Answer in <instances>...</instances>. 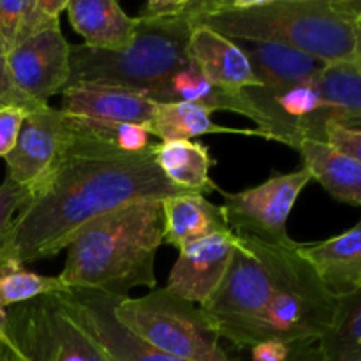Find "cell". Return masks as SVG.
<instances>
[{
	"label": "cell",
	"mask_w": 361,
	"mask_h": 361,
	"mask_svg": "<svg viewBox=\"0 0 361 361\" xmlns=\"http://www.w3.org/2000/svg\"><path fill=\"white\" fill-rule=\"evenodd\" d=\"M152 145L126 152L74 134L55 166L28 190L0 243V259L21 264L48 259L101 215L133 201L185 194L162 175Z\"/></svg>",
	"instance_id": "obj_1"
},
{
	"label": "cell",
	"mask_w": 361,
	"mask_h": 361,
	"mask_svg": "<svg viewBox=\"0 0 361 361\" xmlns=\"http://www.w3.org/2000/svg\"><path fill=\"white\" fill-rule=\"evenodd\" d=\"M155 104L145 92L111 85L80 83L62 92V111L78 118L109 123H136L145 127L154 116Z\"/></svg>",
	"instance_id": "obj_14"
},
{
	"label": "cell",
	"mask_w": 361,
	"mask_h": 361,
	"mask_svg": "<svg viewBox=\"0 0 361 361\" xmlns=\"http://www.w3.org/2000/svg\"><path fill=\"white\" fill-rule=\"evenodd\" d=\"M0 335L23 361H111L67 312L59 293L9 307Z\"/></svg>",
	"instance_id": "obj_8"
},
{
	"label": "cell",
	"mask_w": 361,
	"mask_h": 361,
	"mask_svg": "<svg viewBox=\"0 0 361 361\" xmlns=\"http://www.w3.org/2000/svg\"><path fill=\"white\" fill-rule=\"evenodd\" d=\"M321 95L319 123L326 133L330 123L361 129V66L358 60L323 63L316 74Z\"/></svg>",
	"instance_id": "obj_18"
},
{
	"label": "cell",
	"mask_w": 361,
	"mask_h": 361,
	"mask_svg": "<svg viewBox=\"0 0 361 361\" xmlns=\"http://www.w3.org/2000/svg\"><path fill=\"white\" fill-rule=\"evenodd\" d=\"M67 16L85 46L104 51H120L133 42L137 18L129 16L116 0H69Z\"/></svg>",
	"instance_id": "obj_17"
},
{
	"label": "cell",
	"mask_w": 361,
	"mask_h": 361,
	"mask_svg": "<svg viewBox=\"0 0 361 361\" xmlns=\"http://www.w3.org/2000/svg\"><path fill=\"white\" fill-rule=\"evenodd\" d=\"M355 59L358 60L361 66V16L356 20V48H355Z\"/></svg>",
	"instance_id": "obj_35"
},
{
	"label": "cell",
	"mask_w": 361,
	"mask_h": 361,
	"mask_svg": "<svg viewBox=\"0 0 361 361\" xmlns=\"http://www.w3.org/2000/svg\"><path fill=\"white\" fill-rule=\"evenodd\" d=\"M245 51L254 76L263 88H289L314 80L323 62L289 48L271 42H238Z\"/></svg>",
	"instance_id": "obj_23"
},
{
	"label": "cell",
	"mask_w": 361,
	"mask_h": 361,
	"mask_svg": "<svg viewBox=\"0 0 361 361\" xmlns=\"http://www.w3.org/2000/svg\"><path fill=\"white\" fill-rule=\"evenodd\" d=\"M187 59L215 87L233 92L259 87L242 46L204 25L194 27L187 42Z\"/></svg>",
	"instance_id": "obj_15"
},
{
	"label": "cell",
	"mask_w": 361,
	"mask_h": 361,
	"mask_svg": "<svg viewBox=\"0 0 361 361\" xmlns=\"http://www.w3.org/2000/svg\"><path fill=\"white\" fill-rule=\"evenodd\" d=\"M4 108H21L30 113L32 109L39 108L34 102L28 101L23 94L16 88L13 78H11L7 59L0 55V109Z\"/></svg>",
	"instance_id": "obj_31"
},
{
	"label": "cell",
	"mask_w": 361,
	"mask_h": 361,
	"mask_svg": "<svg viewBox=\"0 0 361 361\" xmlns=\"http://www.w3.org/2000/svg\"><path fill=\"white\" fill-rule=\"evenodd\" d=\"M236 236L238 243L221 284L200 309L219 338L250 349L274 291L275 247Z\"/></svg>",
	"instance_id": "obj_5"
},
{
	"label": "cell",
	"mask_w": 361,
	"mask_h": 361,
	"mask_svg": "<svg viewBox=\"0 0 361 361\" xmlns=\"http://www.w3.org/2000/svg\"><path fill=\"white\" fill-rule=\"evenodd\" d=\"M27 113L21 108L0 109V157L6 159L14 148Z\"/></svg>",
	"instance_id": "obj_30"
},
{
	"label": "cell",
	"mask_w": 361,
	"mask_h": 361,
	"mask_svg": "<svg viewBox=\"0 0 361 361\" xmlns=\"http://www.w3.org/2000/svg\"><path fill=\"white\" fill-rule=\"evenodd\" d=\"M164 243L162 200H140L88 222L67 247L59 281L67 289H92L127 298L134 288H150L155 254Z\"/></svg>",
	"instance_id": "obj_2"
},
{
	"label": "cell",
	"mask_w": 361,
	"mask_h": 361,
	"mask_svg": "<svg viewBox=\"0 0 361 361\" xmlns=\"http://www.w3.org/2000/svg\"><path fill=\"white\" fill-rule=\"evenodd\" d=\"M67 116L69 129L76 136L113 145L126 152H143L150 147V134L136 123H109L99 120Z\"/></svg>",
	"instance_id": "obj_28"
},
{
	"label": "cell",
	"mask_w": 361,
	"mask_h": 361,
	"mask_svg": "<svg viewBox=\"0 0 361 361\" xmlns=\"http://www.w3.org/2000/svg\"><path fill=\"white\" fill-rule=\"evenodd\" d=\"M194 21L236 42L284 44L323 63L355 59L356 20L341 0H200Z\"/></svg>",
	"instance_id": "obj_3"
},
{
	"label": "cell",
	"mask_w": 361,
	"mask_h": 361,
	"mask_svg": "<svg viewBox=\"0 0 361 361\" xmlns=\"http://www.w3.org/2000/svg\"><path fill=\"white\" fill-rule=\"evenodd\" d=\"M298 254L314 268L334 298L361 288V217L348 231L316 243H300Z\"/></svg>",
	"instance_id": "obj_16"
},
{
	"label": "cell",
	"mask_w": 361,
	"mask_h": 361,
	"mask_svg": "<svg viewBox=\"0 0 361 361\" xmlns=\"http://www.w3.org/2000/svg\"><path fill=\"white\" fill-rule=\"evenodd\" d=\"M351 7H355V9H353V13L360 18L361 16V0H351Z\"/></svg>",
	"instance_id": "obj_36"
},
{
	"label": "cell",
	"mask_w": 361,
	"mask_h": 361,
	"mask_svg": "<svg viewBox=\"0 0 361 361\" xmlns=\"http://www.w3.org/2000/svg\"><path fill=\"white\" fill-rule=\"evenodd\" d=\"M69 0H0V55L34 35L59 27V18Z\"/></svg>",
	"instance_id": "obj_24"
},
{
	"label": "cell",
	"mask_w": 361,
	"mask_h": 361,
	"mask_svg": "<svg viewBox=\"0 0 361 361\" xmlns=\"http://www.w3.org/2000/svg\"><path fill=\"white\" fill-rule=\"evenodd\" d=\"M296 345L298 344H284L275 341L259 342L250 348L252 361H291Z\"/></svg>",
	"instance_id": "obj_33"
},
{
	"label": "cell",
	"mask_w": 361,
	"mask_h": 361,
	"mask_svg": "<svg viewBox=\"0 0 361 361\" xmlns=\"http://www.w3.org/2000/svg\"><path fill=\"white\" fill-rule=\"evenodd\" d=\"M326 143L361 162V129H349L330 123L326 127Z\"/></svg>",
	"instance_id": "obj_32"
},
{
	"label": "cell",
	"mask_w": 361,
	"mask_h": 361,
	"mask_svg": "<svg viewBox=\"0 0 361 361\" xmlns=\"http://www.w3.org/2000/svg\"><path fill=\"white\" fill-rule=\"evenodd\" d=\"M296 152L312 180H317L331 197L361 207V162L323 141H303Z\"/></svg>",
	"instance_id": "obj_22"
},
{
	"label": "cell",
	"mask_w": 361,
	"mask_h": 361,
	"mask_svg": "<svg viewBox=\"0 0 361 361\" xmlns=\"http://www.w3.org/2000/svg\"><path fill=\"white\" fill-rule=\"evenodd\" d=\"M115 317L159 351L183 361H240L226 353L200 305L166 288L141 298H115Z\"/></svg>",
	"instance_id": "obj_7"
},
{
	"label": "cell",
	"mask_w": 361,
	"mask_h": 361,
	"mask_svg": "<svg viewBox=\"0 0 361 361\" xmlns=\"http://www.w3.org/2000/svg\"><path fill=\"white\" fill-rule=\"evenodd\" d=\"M164 243L182 250L190 243L215 233L231 231L222 207L208 201L203 194L185 192L162 200Z\"/></svg>",
	"instance_id": "obj_20"
},
{
	"label": "cell",
	"mask_w": 361,
	"mask_h": 361,
	"mask_svg": "<svg viewBox=\"0 0 361 361\" xmlns=\"http://www.w3.org/2000/svg\"><path fill=\"white\" fill-rule=\"evenodd\" d=\"M210 109L190 102H166L157 104L154 116L145 127L150 136L161 141L194 140L203 134H243V136H259L263 133L257 129H236V127L219 126L212 118Z\"/></svg>",
	"instance_id": "obj_25"
},
{
	"label": "cell",
	"mask_w": 361,
	"mask_h": 361,
	"mask_svg": "<svg viewBox=\"0 0 361 361\" xmlns=\"http://www.w3.org/2000/svg\"><path fill=\"white\" fill-rule=\"evenodd\" d=\"M28 200V189L6 178L0 183V243L9 231L14 217Z\"/></svg>",
	"instance_id": "obj_29"
},
{
	"label": "cell",
	"mask_w": 361,
	"mask_h": 361,
	"mask_svg": "<svg viewBox=\"0 0 361 361\" xmlns=\"http://www.w3.org/2000/svg\"><path fill=\"white\" fill-rule=\"evenodd\" d=\"M236 243L238 236L224 231L183 247L178 250L180 256L169 274L166 289L201 307L221 284Z\"/></svg>",
	"instance_id": "obj_13"
},
{
	"label": "cell",
	"mask_w": 361,
	"mask_h": 361,
	"mask_svg": "<svg viewBox=\"0 0 361 361\" xmlns=\"http://www.w3.org/2000/svg\"><path fill=\"white\" fill-rule=\"evenodd\" d=\"M317 348L321 361H361V288L338 300L334 324Z\"/></svg>",
	"instance_id": "obj_26"
},
{
	"label": "cell",
	"mask_w": 361,
	"mask_h": 361,
	"mask_svg": "<svg viewBox=\"0 0 361 361\" xmlns=\"http://www.w3.org/2000/svg\"><path fill=\"white\" fill-rule=\"evenodd\" d=\"M59 277H46L23 268L13 259H0V326L9 307L30 302L44 295L66 291Z\"/></svg>",
	"instance_id": "obj_27"
},
{
	"label": "cell",
	"mask_w": 361,
	"mask_h": 361,
	"mask_svg": "<svg viewBox=\"0 0 361 361\" xmlns=\"http://www.w3.org/2000/svg\"><path fill=\"white\" fill-rule=\"evenodd\" d=\"M0 361H23L13 351V348L4 341L2 335H0Z\"/></svg>",
	"instance_id": "obj_34"
},
{
	"label": "cell",
	"mask_w": 361,
	"mask_h": 361,
	"mask_svg": "<svg viewBox=\"0 0 361 361\" xmlns=\"http://www.w3.org/2000/svg\"><path fill=\"white\" fill-rule=\"evenodd\" d=\"M312 176L305 168L293 173H274L263 183L240 192H226L222 204L226 222L235 235L249 236L270 247L296 249L298 243L289 236L288 219L300 194Z\"/></svg>",
	"instance_id": "obj_9"
},
{
	"label": "cell",
	"mask_w": 361,
	"mask_h": 361,
	"mask_svg": "<svg viewBox=\"0 0 361 361\" xmlns=\"http://www.w3.org/2000/svg\"><path fill=\"white\" fill-rule=\"evenodd\" d=\"M137 18L133 42L120 51L71 44V78L80 83L111 85L148 94L161 81L187 66V42L196 21L192 16Z\"/></svg>",
	"instance_id": "obj_4"
},
{
	"label": "cell",
	"mask_w": 361,
	"mask_h": 361,
	"mask_svg": "<svg viewBox=\"0 0 361 361\" xmlns=\"http://www.w3.org/2000/svg\"><path fill=\"white\" fill-rule=\"evenodd\" d=\"M296 249L275 247V284L257 328L256 344H317L334 324L338 300L326 291Z\"/></svg>",
	"instance_id": "obj_6"
},
{
	"label": "cell",
	"mask_w": 361,
	"mask_h": 361,
	"mask_svg": "<svg viewBox=\"0 0 361 361\" xmlns=\"http://www.w3.org/2000/svg\"><path fill=\"white\" fill-rule=\"evenodd\" d=\"M147 95L155 104L190 102V104L203 106L210 111H231L254 120V108L245 92H233L215 87L204 80L200 71L190 66V62L161 81Z\"/></svg>",
	"instance_id": "obj_19"
},
{
	"label": "cell",
	"mask_w": 361,
	"mask_h": 361,
	"mask_svg": "<svg viewBox=\"0 0 361 361\" xmlns=\"http://www.w3.org/2000/svg\"><path fill=\"white\" fill-rule=\"evenodd\" d=\"M59 296L67 312L111 361H183L159 351L118 323L113 296L92 289H66Z\"/></svg>",
	"instance_id": "obj_11"
},
{
	"label": "cell",
	"mask_w": 361,
	"mask_h": 361,
	"mask_svg": "<svg viewBox=\"0 0 361 361\" xmlns=\"http://www.w3.org/2000/svg\"><path fill=\"white\" fill-rule=\"evenodd\" d=\"M6 59L16 88L35 106H46L51 95L62 94L69 85L71 44L60 25L25 41Z\"/></svg>",
	"instance_id": "obj_10"
},
{
	"label": "cell",
	"mask_w": 361,
	"mask_h": 361,
	"mask_svg": "<svg viewBox=\"0 0 361 361\" xmlns=\"http://www.w3.org/2000/svg\"><path fill=\"white\" fill-rule=\"evenodd\" d=\"M74 134L62 109L49 104L27 113L14 148L6 157V178L28 190L55 166Z\"/></svg>",
	"instance_id": "obj_12"
},
{
	"label": "cell",
	"mask_w": 361,
	"mask_h": 361,
	"mask_svg": "<svg viewBox=\"0 0 361 361\" xmlns=\"http://www.w3.org/2000/svg\"><path fill=\"white\" fill-rule=\"evenodd\" d=\"M152 154L162 175L178 189L203 196L214 190L221 192L210 175L215 161L207 145L192 140L161 141L152 145Z\"/></svg>",
	"instance_id": "obj_21"
}]
</instances>
